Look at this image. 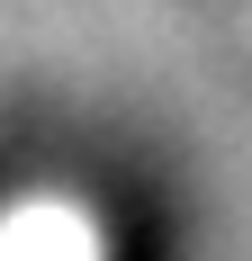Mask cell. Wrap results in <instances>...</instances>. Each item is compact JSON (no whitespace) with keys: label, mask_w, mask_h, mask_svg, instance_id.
Segmentation results:
<instances>
[{"label":"cell","mask_w":252,"mask_h":261,"mask_svg":"<svg viewBox=\"0 0 252 261\" xmlns=\"http://www.w3.org/2000/svg\"><path fill=\"white\" fill-rule=\"evenodd\" d=\"M0 261H99L90 216L63 207V198H27L9 225H0Z\"/></svg>","instance_id":"obj_1"}]
</instances>
